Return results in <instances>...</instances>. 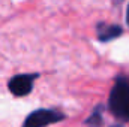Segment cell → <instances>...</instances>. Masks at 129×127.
Segmentation results:
<instances>
[{
	"mask_svg": "<svg viewBox=\"0 0 129 127\" xmlns=\"http://www.w3.org/2000/svg\"><path fill=\"white\" fill-rule=\"evenodd\" d=\"M126 24H128V27H129V5H128V8H126Z\"/></svg>",
	"mask_w": 129,
	"mask_h": 127,
	"instance_id": "obj_6",
	"label": "cell"
},
{
	"mask_svg": "<svg viewBox=\"0 0 129 127\" xmlns=\"http://www.w3.org/2000/svg\"><path fill=\"white\" fill-rule=\"evenodd\" d=\"M66 120V114L56 108H41L30 112L21 127H47Z\"/></svg>",
	"mask_w": 129,
	"mask_h": 127,
	"instance_id": "obj_2",
	"label": "cell"
},
{
	"mask_svg": "<svg viewBox=\"0 0 129 127\" xmlns=\"http://www.w3.org/2000/svg\"><path fill=\"white\" fill-rule=\"evenodd\" d=\"M105 106L104 105H98L96 108L93 109V112L87 117V120L84 121V124L87 127H101L104 120H102V112H104Z\"/></svg>",
	"mask_w": 129,
	"mask_h": 127,
	"instance_id": "obj_5",
	"label": "cell"
},
{
	"mask_svg": "<svg viewBox=\"0 0 129 127\" xmlns=\"http://www.w3.org/2000/svg\"><path fill=\"white\" fill-rule=\"evenodd\" d=\"M123 29L117 24H107V23H99L96 26V36L99 42H110L122 36Z\"/></svg>",
	"mask_w": 129,
	"mask_h": 127,
	"instance_id": "obj_4",
	"label": "cell"
},
{
	"mask_svg": "<svg viewBox=\"0 0 129 127\" xmlns=\"http://www.w3.org/2000/svg\"><path fill=\"white\" fill-rule=\"evenodd\" d=\"M39 76H41V73H20V75H15L8 81V90L15 97H24V96L32 93L33 84Z\"/></svg>",
	"mask_w": 129,
	"mask_h": 127,
	"instance_id": "obj_3",
	"label": "cell"
},
{
	"mask_svg": "<svg viewBox=\"0 0 129 127\" xmlns=\"http://www.w3.org/2000/svg\"><path fill=\"white\" fill-rule=\"evenodd\" d=\"M108 111L119 121H129V75H119L108 97Z\"/></svg>",
	"mask_w": 129,
	"mask_h": 127,
	"instance_id": "obj_1",
	"label": "cell"
},
{
	"mask_svg": "<svg viewBox=\"0 0 129 127\" xmlns=\"http://www.w3.org/2000/svg\"><path fill=\"white\" fill-rule=\"evenodd\" d=\"M111 127H123V126H120V124H114V126H111Z\"/></svg>",
	"mask_w": 129,
	"mask_h": 127,
	"instance_id": "obj_7",
	"label": "cell"
}]
</instances>
